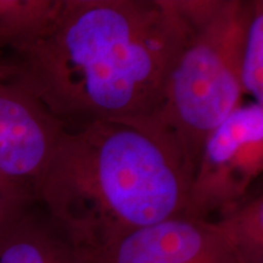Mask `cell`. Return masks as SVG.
I'll return each instance as SVG.
<instances>
[{"label": "cell", "instance_id": "1", "mask_svg": "<svg viewBox=\"0 0 263 263\" xmlns=\"http://www.w3.org/2000/svg\"><path fill=\"white\" fill-rule=\"evenodd\" d=\"M185 38L176 0H54L10 49L12 77L66 127L137 124L159 107Z\"/></svg>", "mask_w": 263, "mask_h": 263}, {"label": "cell", "instance_id": "2", "mask_svg": "<svg viewBox=\"0 0 263 263\" xmlns=\"http://www.w3.org/2000/svg\"><path fill=\"white\" fill-rule=\"evenodd\" d=\"M189 185L164 141L128 123L93 122L65 128L34 199L76 244L97 251L184 215Z\"/></svg>", "mask_w": 263, "mask_h": 263}, {"label": "cell", "instance_id": "3", "mask_svg": "<svg viewBox=\"0 0 263 263\" xmlns=\"http://www.w3.org/2000/svg\"><path fill=\"white\" fill-rule=\"evenodd\" d=\"M186 38L159 107L140 128L168 145L190 182L207 137L241 104L240 61L250 2L176 0Z\"/></svg>", "mask_w": 263, "mask_h": 263}, {"label": "cell", "instance_id": "4", "mask_svg": "<svg viewBox=\"0 0 263 263\" xmlns=\"http://www.w3.org/2000/svg\"><path fill=\"white\" fill-rule=\"evenodd\" d=\"M263 168V105L240 104L203 144L184 215L209 219L248 196Z\"/></svg>", "mask_w": 263, "mask_h": 263}, {"label": "cell", "instance_id": "5", "mask_svg": "<svg viewBox=\"0 0 263 263\" xmlns=\"http://www.w3.org/2000/svg\"><path fill=\"white\" fill-rule=\"evenodd\" d=\"M65 128L12 74L0 82V180L34 195Z\"/></svg>", "mask_w": 263, "mask_h": 263}, {"label": "cell", "instance_id": "6", "mask_svg": "<svg viewBox=\"0 0 263 263\" xmlns=\"http://www.w3.org/2000/svg\"><path fill=\"white\" fill-rule=\"evenodd\" d=\"M88 252L93 263H238L215 222L186 215L137 229Z\"/></svg>", "mask_w": 263, "mask_h": 263}, {"label": "cell", "instance_id": "7", "mask_svg": "<svg viewBox=\"0 0 263 263\" xmlns=\"http://www.w3.org/2000/svg\"><path fill=\"white\" fill-rule=\"evenodd\" d=\"M0 263H93L78 246L34 203L0 233Z\"/></svg>", "mask_w": 263, "mask_h": 263}, {"label": "cell", "instance_id": "8", "mask_svg": "<svg viewBox=\"0 0 263 263\" xmlns=\"http://www.w3.org/2000/svg\"><path fill=\"white\" fill-rule=\"evenodd\" d=\"M215 223L238 263H263L262 194L227 207Z\"/></svg>", "mask_w": 263, "mask_h": 263}, {"label": "cell", "instance_id": "9", "mask_svg": "<svg viewBox=\"0 0 263 263\" xmlns=\"http://www.w3.org/2000/svg\"><path fill=\"white\" fill-rule=\"evenodd\" d=\"M240 85L255 103L263 105V3L250 2L241 61Z\"/></svg>", "mask_w": 263, "mask_h": 263}, {"label": "cell", "instance_id": "10", "mask_svg": "<svg viewBox=\"0 0 263 263\" xmlns=\"http://www.w3.org/2000/svg\"><path fill=\"white\" fill-rule=\"evenodd\" d=\"M54 0H0V47L11 49L44 21Z\"/></svg>", "mask_w": 263, "mask_h": 263}, {"label": "cell", "instance_id": "11", "mask_svg": "<svg viewBox=\"0 0 263 263\" xmlns=\"http://www.w3.org/2000/svg\"><path fill=\"white\" fill-rule=\"evenodd\" d=\"M35 202L31 190L0 180V233Z\"/></svg>", "mask_w": 263, "mask_h": 263}, {"label": "cell", "instance_id": "12", "mask_svg": "<svg viewBox=\"0 0 263 263\" xmlns=\"http://www.w3.org/2000/svg\"><path fill=\"white\" fill-rule=\"evenodd\" d=\"M12 72H14V68H12V65L9 59L0 58V82L10 77Z\"/></svg>", "mask_w": 263, "mask_h": 263}]
</instances>
